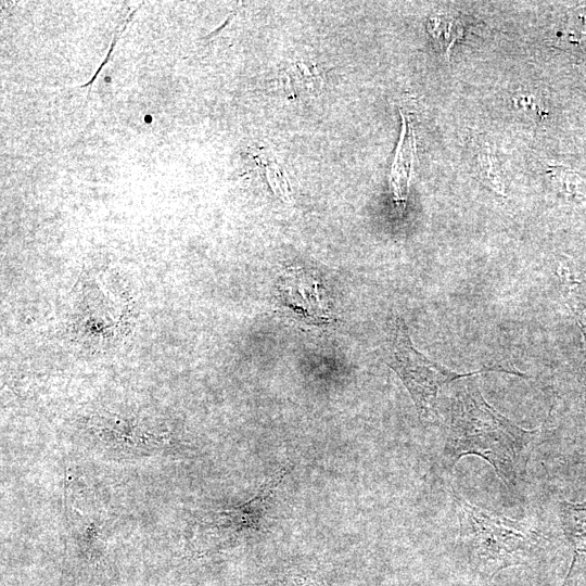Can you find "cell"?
I'll list each match as a JSON object with an SVG mask.
<instances>
[{"label":"cell","mask_w":586,"mask_h":586,"mask_svg":"<svg viewBox=\"0 0 586 586\" xmlns=\"http://www.w3.org/2000/svg\"><path fill=\"white\" fill-rule=\"evenodd\" d=\"M413 136L409 125L403 128V135L395 163L392 168L390 184L395 202L400 212H404L407 202L408 182L413 160Z\"/></svg>","instance_id":"6"},{"label":"cell","mask_w":586,"mask_h":586,"mask_svg":"<svg viewBox=\"0 0 586 586\" xmlns=\"http://www.w3.org/2000/svg\"><path fill=\"white\" fill-rule=\"evenodd\" d=\"M386 365L392 368L409 392L419 418L432 421L436 416V399L441 387L458 379L469 378L486 371H500L519 377H526L499 367H484L471 372H457L428 358L418 351L408 333L403 319L395 321L392 337L387 346Z\"/></svg>","instance_id":"3"},{"label":"cell","mask_w":586,"mask_h":586,"mask_svg":"<svg viewBox=\"0 0 586 586\" xmlns=\"http://www.w3.org/2000/svg\"><path fill=\"white\" fill-rule=\"evenodd\" d=\"M459 539L470 565L485 577L527 563L538 550V532L527 521L481 508L453 493Z\"/></svg>","instance_id":"2"},{"label":"cell","mask_w":586,"mask_h":586,"mask_svg":"<svg viewBox=\"0 0 586 586\" xmlns=\"http://www.w3.org/2000/svg\"><path fill=\"white\" fill-rule=\"evenodd\" d=\"M428 29L442 51L449 58L451 46L462 35L459 20L449 14L434 15L428 22Z\"/></svg>","instance_id":"7"},{"label":"cell","mask_w":586,"mask_h":586,"mask_svg":"<svg viewBox=\"0 0 586 586\" xmlns=\"http://www.w3.org/2000/svg\"><path fill=\"white\" fill-rule=\"evenodd\" d=\"M559 517L565 538L573 551L568 579L576 565L586 559V502L560 501Z\"/></svg>","instance_id":"5"},{"label":"cell","mask_w":586,"mask_h":586,"mask_svg":"<svg viewBox=\"0 0 586 586\" xmlns=\"http://www.w3.org/2000/svg\"><path fill=\"white\" fill-rule=\"evenodd\" d=\"M290 470L291 464H288L271 474L250 500L202 517V535L206 538H219L220 543H230L262 532L266 527L279 484Z\"/></svg>","instance_id":"4"},{"label":"cell","mask_w":586,"mask_h":586,"mask_svg":"<svg viewBox=\"0 0 586 586\" xmlns=\"http://www.w3.org/2000/svg\"><path fill=\"white\" fill-rule=\"evenodd\" d=\"M570 22L571 37L575 38L574 42L586 49V9H581Z\"/></svg>","instance_id":"8"},{"label":"cell","mask_w":586,"mask_h":586,"mask_svg":"<svg viewBox=\"0 0 586 586\" xmlns=\"http://www.w3.org/2000/svg\"><path fill=\"white\" fill-rule=\"evenodd\" d=\"M537 430H526L492 407L473 381L463 382L453 394L444 447L451 470L463 457L487 461L509 492L523 483Z\"/></svg>","instance_id":"1"}]
</instances>
